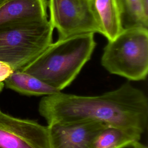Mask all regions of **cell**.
I'll return each instance as SVG.
<instances>
[{
	"mask_svg": "<svg viewBox=\"0 0 148 148\" xmlns=\"http://www.w3.org/2000/svg\"><path fill=\"white\" fill-rule=\"evenodd\" d=\"M53 30L49 20L0 27V61L21 70L53 42Z\"/></svg>",
	"mask_w": 148,
	"mask_h": 148,
	"instance_id": "277c9868",
	"label": "cell"
},
{
	"mask_svg": "<svg viewBox=\"0 0 148 148\" xmlns=\"http://www.w3.org/2000/svg\"><path fill=\"white\" fill-rule=\"evenodd\" d=\"M131 146H132V148H147V146L140 143L139 141L134 143Z\"/></svg>",
	"mask_w": 148,
	"mask_h": 148,
	"instance_id": "9a60e30c",
	"label": "cell"
},
{
	"mask_svg": "<svg viewBox=\"0 0 148 148\" xmlns=\"http://www.w3.org/2000/svg\"><path fill=\"white\" fill-rule=\"evenodd\" d=\"M140 2L144 12L148 16V0H140Z\"/></svg>",
	"mask_w": 148,
	"mask_h": 148,
	"instance_id": "5bb4252c",
	"label": "cell"
},
{
	"mask_svg": "<svg viewBox=\"0 0 148 148\" xmlns=\"http://www.w3.org/2000/svg\"><path fill=\"white\" fill-rule=\"evenodd\" d=\"M106 125H108L95 121L48 124L50 148H92L95 137Z\"/></svg>",
	"mask_w": 148,
	"mask_h": 148,
	"instance_id": "52a82bcc",
	"label": "cell"
},
{
	"mask_svg": "<svg viewBox=\"0 0 148 148\" xmlns=\"http://www.w3.org/2000/svg\"><path fill=\"white\" fill-rule=\"evenodd\" d=\"M3 87H4V85H2V86H0V92L2 91V90L3 88Z\"/></svg>",
	"mask_w": 148,
	"mask_h": 148,
	"instance_id": "2e32d148",
	"label": "cell"
},
{
	"mask_svg": "<svg viewBox=\"0 0 148 148\" xmlns=\"http://www.w3.org/2000/svg\"><path fill=\"white\" fill-rule=\"evenodd\" d=\"M110 73L132 81L146 79L148 73V29L143 27L125 28L108 40L101 60Z\"/></svg>",
	"mask_w": 148,
	"mask_h": 148,
	"instance_id": "3957f363",
	"label": "cell"
},
{
	"mask_svg": "<svg viewBox=\"0 0 148 148\" xmlns=\"http://www.w3.org/2000/svg\"><path fill=\"white\" fill-rule=\"evenodd\" d=\"M99 34L111 40L123 29L116 0H90Z\"/></svg>",
	"mask_w": 148,
	"mask_h": 148,
	"instance_id": "9c48e42d",
	"label": "cell"
},
{
	"mask_svg": "<svg viewBox=\"0 0 148 148\" xmlns=\"http://www.w3.org/2000/svg\"><path fill=\"white\" fill-rule=\"evenodd\" d=\"M92 33L52 42L21 71L61 91L76 79L96 46Z\"/></svg>",
	"mask_w": 148,
	"mask_h": 148,
	"instance_id": "7a4b0ae2",
	"label": "cell"
},
{
	"mask_svg": "<svg viewBox=\"0 0 148 148\" xmlns=\"http://www.w3.org/2000/svg\"><path fill=\"white\" fill-rule=\"evenodd\" d=\"M48 0H3L0 4V27L48 20Z\"/></svg>",
	"mask_w": 148,
	"mask_h": 148,
	"instance_id": "ba28073f",
	"label": "cell"
},
{
	"mask_svg": "<svg viewBox=\"0 0 148 148\" xmlns=\"http://www.w3.org/2000/svg\"><path fill=\"white\" fill-rule=\"evenodd\" d=\"M38 110L47 124L95 121L108 125L136 128L144 132L148 121V99L142 90L125 83L96 96L61 91L45 96Z\"/></svg>",
	"mask_w": 148,
	"mask_h": 148,
	"instance_id": "6da1fadb",
	"label": "cell"
},
{
	"mask_svg": "<svg viewBox=\"0 0 148 148\" xmlns=\"http://www.w3.org/2000/svg\"><path fill=\"white\" fill-rule=\"evenodd\" d=\"M13 71V69L9 64L0 61V82H4Z\"/></svg>",
	"mask_w": 148,
	"mask_h": 148,
	"instance_id": "4fadbf2b",
	"label": "cell"
},
{
	"mask_svg": "<svg viewBox=\"0 0 148 148\" xmlns=\"http://www.w3.org/2000/svg\"><path fill=\"white\" fill-rule=\"evenodd\" d=\"M3 1V0H0V4L1 3V2H2Z\"/></svg>",
	"mask_w": 148,
	"mask_h": 148,
	"instance_id": "ac0fdd59",
	"label": "cell"
},
{
	"mask_svg": "<svg viewBox=\"0 0 148 148\" xmlns=\"http://www.w3.org/2000/svg\"><path fill=\"white\" fill-rule=\"evenodd\" d=\"M4 85V82H0V86Z\"/></svg>",
	"mask_w": 148,
	"mask_h": 148,
	"instance_id": "e0dca14e",
	"label": "cell"
},
{
	"mask_svg": "<svg viewBox=\"0 0 148 148\" xmlns=\"http://www.w3.org/2000/svg\"><path fill=\"white\" fill-rule=\"evenodd\" d=\"M4 85L8 88L28 96L45 97L61 91L21 70L13 71L4 81Z\"/></svg>",
	"mask_w": 148,
	"mask_h": 148,
	"instance_id": "8fae6325",
	"label": "cell"
},
{
	"mask_svg": "<svg viewBox=\"0 0 148 148\" xmlns=\"http://www.w3.org/2000/svg\"><path fill=\"white\" fill-rule=\"evenodd\" d=\"M123 29L134 27H148V16L144 12L140 0H116Z\"/></svg>",
	"mask_w": 148,
	"mask_h": 148,
	"instance_id": "7c38bea8",
	"label": "cell"
},
{
	"mask_svg": "<svg viewBox=\"0 0 148 148\" xmlns=\"http://www.w3.org/2000/svg\"><path fill=\"white\" fill-rule=\"evenodd\" d=\"M49 21L64 39L85 34L99 33L90 0H48Z\"/></svg>",
	"mask_w": 148,
	"mask_h": 148,
	"instance_id": "5b68a950",
	"label": "cell"
},
{
	"mask_svg": "<svg viewBox=\"0 0 148 148\" xmlns=\"http://www.w3.org/2000/svg\"><path fill=\"white\" fill-rule=\"evenodd\" d=\"M143 133L139 129L106 125L95 137L92 148H124L139 141Z\"/></svg>",
	"mask_w": 148,
	"mask_h": 148,
	"instance_id": "30bf717a",
	"label": "cell"
},
{
	"mask_svg": "<svg viewBox=\"0 0 148 148\" xmlns=\"http://www.w3.org/2000/svg\"><path fill=\"white\" fill-rule=\"evenodd\" d=\"M0 148H50L47 127L0 110Z\"/></svg>",
	"mask_w": 148,
	"mask_h": 148,
	"instance_id": "8992f818",
	"label": "cell"
}]
</instances>
